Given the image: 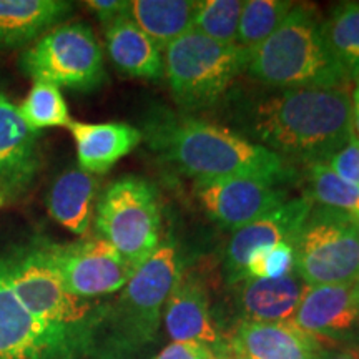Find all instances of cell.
<instances>
[{
    "label": "cell",
    "mask_w": 359,
    "mask_h": 359,
    "mask_svg": "<svg viewBox=\"0 0 359 359\" xmlns=\"http://www.w3.org/2000/svg\"><path fill=\"white\" fill-rule=\"evenodd\" d=\"M193 0H132L128 17L161 48L193 30Z\"/></svg>",
    "instance_id": "obj_23"
},
{
    "label": "cell",
    "mask_w": 359,
    "mask_h": 359,
    "mask_svg": "<svg viewBox=\"0 0 359 359\" xmlns=\"http://www.w3.org/2000/svg\"><path fill=\"white\" fill-rule=\"evenodd\" d=\"M39 168V133L27 127L19 107L0 93V203L24 193Z\"/></svg>",
    "instance_id": "obj_15"
},
{
    "label": "cell",
    "mask_w": 359,
    "mask_h": 359,
    "mask_svg": "<svg viewBox=\"0 0 359 359\" xmlns=\"http://www.w3.org/2000/svg\"><path fill=\"white\" fill-rule=\"evenodd\" d=\"M313 206L306 195L290 198L262 218L233 231L224 253V276L228 285L233 286L243 280L245 264L257 250L278 243H294Z\"/></svg>",
    "instance_id": "obj_14"
},
{
    "label": "cell",
    "mask_w": 359,
    "mask_h": 359,
    "mask_svg": "<svg viewBox=\"0 0 359 359\" xmlns=\"http://www.w3.org/2000/svg\"><path fill=\"white\" fill-rule=\"evenodd\" d=\"M47 251L65 288L82 299L116 293L137 271L100 236L67 245L47 241Z\"/></svg>",
    "instance_id": "obj_11"
},
{
    "label": "cell",
    "mask_w": 359,
    "mask_h": 359,
    "mask_svg": "<svg viewBox=\"0 0 359 359\" xmlns=\"http://www.w3.org/2000/svg\"><path fill=\"white\" fill-rule=\"evenodd\" d=\"M294 271L306 286L346 285L359 275V222L314 205L296 236Z\"/></svg>",
    "instance_id": "obj_9"
},
{
    "label": "cell",
    "mask_w": 359,
    "mask_h": 359,
    "mask_svg": "<svg viewBox=\"0 0 359 359\" xmlns=\"http://www.w3.org/2000/svg\"><path fill=\"white\" fill-rule=\"evenodd\" d=\"M358 281H359V275H358Z\"/></svg>",
    "instance_id": "obj_36"
},
{
    "label": "cell",
    "mask_w": 359,
    "mask_h": 359,
    "mask_svg": "<svg viewBox=\"0 0 359 359\" xmlns=\"http://www.w3.org/2000/svg\"><path fill=\"white\" fill-rule=\"evenodd\" d=\"M353 135L356 140H359V79L356 80V88H354L353 95Z\"/></svg>",
    "instance_id": "obj_34"
},
{
    "label": "cell",
    "mask_w": 359,
    "mask_h": 359,
    "mask_svg": "<svg viewBox=\"0 0 359 359\" xmlns=\"http://www.w3.org/2000/svg\"><path fill=\"white\" fill-rule=\"evenodd\" d=\"M306 183L313 205L338 210L359 222V185L341 178L327 163L308 165Z\"/></svg>",
    "instance_id": "obj_25"
},
{
    "label": "cell",
    "mask_w": 359,
    "mask_h": 359,
    "mask_svg": "<svg viewBox=\"0 0 359 359\" xmlns=\"http://www.w3.org/2000/svg\"><path fill=\"white\" fill-rule=\"evenodd\" d=\"M245 74L273 90L351 83L327 48L320 13L313 6L299 4L276 32L250 53Z\"/></svg>",
    "instance_id": "obj_3"
},
{
    "label": "cell",
    "mask_w": 359,
    "mask_h": 359,
    "mask_svg": "<svg viewBox=\"0 0 359 359\" xmlns=\"http://www.w3.org/2000/svg\"><path fill=\"white\" fill-rule=\"evenodd\" d=\"M180 271L177 250L172 245L160 246L114 302L103 303L97 331L107 359H127L154 343Z\"/></svg>",
    "instance_id": "obj_4"
},
{
    "label": "cell",
    "mask_w": 359,
    "mask_h": 359,
    "mask_svg": "<svg viewBox=\"0 0 359 359\" xmlns=\"http://www.w3.org/2000/svg\"><path fill=\"white\" fill-rule=\"evenodd\" d=\"M155 359H215V354L201 343H170Z\"/></svg>",
    "instance_id": "obj_31"
},
{
    "label": "cell",
    "mask_w": 359,
    "mask_h": 359,
    "mask_svg": "<svg viewBox=\"0 0 359 359\" xmlns=\"http://www.w3.org/2000/svg\"><path fill=\"white\" fill-rule=\"evenodd\" d=\"M294 7L288 0H248L238 25L236 45L251 53L271 37Z\"/></svg>",
    "instance_id": "obj_26"
},
{
    "label": "cell",
    "mask_w": 359,
    "mask_h": 359,
    "mask_svg": "<svg viewBox=\"0 0 359 359\" xmlns=\"http://www.w3.org/2000/svg\"><path fill=\"white\" fill-rule=\"evenodd\" d=\"M226 346L241 359H314L323 344L285 323L240 321Z\"/></svg>",
    "instance_id": "obj_18"
},
{
    "label": "cell",
    "mask_w": 359,
    "mask_h": 359,
    "mask_svg": "<svg viewBox=\"0 0 359 359\" xmlns=\"http://www.w3.org/2000/svg\"><path fill=\"white\" fill-rule=\"evenodd\" d=\"M128 4L130 2H123V0H90L87 6L90 11L95 13L103 27H107L111 22L120 19V17L127 15Z\"/></svg>",
    "instance_id": "obj_32"
},
{
    "label": "cell",
    "mask_w": 359,
    "mask_h": 359,
    "mask_svg": "<svg viewBox=\"0 0 359 359\" xmlns=\"http://www.w3.org/2000/svg\"><path fill=\"white\" fill-rule=\"evenodd\" d=\"M233 122L245 138L294 167L326 163L354 137L349 87H302L233 98Z\"/></svg>",
    "instance_id": "obj_1"
},
{
    "label": "cell",
    "mask_w": 359,
    "mask_h": 359,
    "mask_svg": "<svg viewBox=\"0 0 359 359\" xmlns=\"http://www.w3.org/2000/svg\"><path fill=\"white\" fill-rule=\"evenodd\" d=\"M4 257L13 293L35 318L72 330L97 325L103 303L77 298L65 288L48 257L47 241L35 240Z\"/></svg>",
    "instance_id": "obj_6"
},
{
    "label": "cell",
    "mask_w": 359,
    "mask_h": 359,
    "mask_svg": "<svg viewBox=\"0 0 359 359\" xmlns=\"http://www.w3.org/2000/svg\"><path fill=\"white\" fill-rule=\"evenodd\" d=\"M95 327L72 330L27 311L13 293L0 253V359H103Z\"/></svg>",
    "instance_id": "obj_8"
},
{
    "label": "cell",
    "mask_w": 359,
    "mask_h": 359,
    "mask_svg": "<svg viewBox=\"0 0 359 359\" xmlns=\"http://www.w3.org/2000/svg\"><path fill=\"white\" fill-rule=\"evenodd\" d=\"M286 325L326 344L353 341L359 334V281L308 286L298 311Z\"/></svg>",
    "instance_id": "obj_13"
},
{
    "label": "cell",
    "mask_w": 359,
    "mask_h": 359,
    "mask_svg": "<svg viewBox=\"0 0 359 359\" xmlns=\"http://www.w3.org/2000/svg\"><path fill=\"white\" fill-rule=\"evenodd\" d=\"M105 42L111 64L127 77L158 80L165 75L163 52L128 13L105 27Z\"/></svg>",
    "instance_id": "obj_20"
},
{
    "label": "cell",
    "mask_w": 359,
    "mask_h": 359,
    "mask_svg": "<svg viewBox=\"0 0 359 359\" xmlns=\"http://www.w3.org/2000/svg\"><path fill=\"white\" fill-rule=\"evenodd\" d=\"M308 286L298 273L281 278H248L233 285L235 309L245 323H290Z\"/></svg>",
    "instance_id": "obj_17"
},
{
    "label": "cell",
    "mask_w": 359,
    "mask_h": 359,
    "mask_svg": "<svg viewBox=\"0 0 359 359\" xmlns=\"http://www.w3.org/2000/svg\"><path fill=\"white\" fill-rule=\"evenodd\" d=\"M20 69L34 82L93 90L105 80L103 52L87 24H60L25 48Z\"/></svg>",
    "instance_id": "obj_10"
},
{
    "label": "cell",
    "mask_w": 359,
    "mask_h": 359,
    "mask_svg": "<svg viewBox=\"0 0 359 359\" xmlns=\"http://www.w3.org/2000/svg\"><path fill=\"white\" fill-rule=\"evenodd\" d=\"M213 354H215V359H241L238 354L233 353L231 349L226 346V343H224V341L219 344L218 348L213 349Z\"/></svg>",
    "instance_id": "obj_35"
},
{
    "label": "cell",
    "mask_w": 359,
    "mask_h": 359,
    "mask_svg": "<svg viewBox=\"0 0 359 359\" xmlns=\"http://www.w3.org/2000/svg\"><path fill=\"white\" fill-rule=\"evenodd\" d=\"M294 269L293 243H278L257 250L245 264L243 280L248 278H281Z\"/></svg>",
    "instance_id": "obj_29"
},
{
    "label": "cell",
    "mask_w": 359,
    "mask_h": 359,
    "mask_svg": "<svg viewBox=\"0 0 359 359\" xmlns=\"http://www.w3.org/2000/svg\"><path fill=\"white\" fill-rule=\"evenodd\" d=\"M326 163L341 178L348 180L354 185H359V140L353 137Z\"/></svg>",
    "instance_id": "obj_30"
},
{
    "label": "cell",
    "mask_w": 359,
    "mask_h": 359,
    "mask_svg": "<svg viewBox=\"0 0 359 359\" xmlns=\"http://www.w3.org/2000/svg\"><path fill=\"white\" fill-rule=\"evenodd\" d=\"M314 359H359V349L339 344H323Z\"/></svg>",
    "instance_id": "obj_33"
},
{
    "label": "cell",
    "mask_w": 359,
    "mask_h": 359,
    "mask_svg": "<svg viewBox=\"0 0 359 359\" xmlns=\"http://www.w3.org/2000/svg\"><path fill=\"white\" fill-rule=\"evenodd\" d=\"M79 165L90 175H102L127 156L143 140L142 132L128 123L72 122Z\"/></svg>",
    "instance_id": "obj_19"
},
{
    "label": "cell",
    "mask_w": 359,
    "mask_h": 359,
    "mask_svg": "<svg viewBox=\"0 0 359 359\" xmlns=\"http://www.w3.org/2000/svg\"><path fill=\"white\" fill-rule=\"evenodd\" d=\"M163 314L173 343H201L212 349L223 343L212 316L208 288L198 273L182 268Z\"/></svg>",
    "instance_id": "obj_16"
},
{
    "label": "cell",
    "mask_w": 359,
    "mask_h": 359,
    "mask_svg": "<svg viewBox=\"0 0 359 359\" xmlns=\"http://www.w3.org/2000/svg\"><path fill=\"white\" fill-rule=\"evenodd\" d=\"M19 114L35 133L53 127L69 128L74 122L60 88L47 82H34L29 95L19 107Z\"/></svg>",
    "instance_id": "obj_27"
},
{
    "label": "cell",
    "mask_w": 359,
    "mask_h": 359,
    "mask_svg": "<svg viewBox=\"0 0 359 359\" xmlns=\"http://www.w3.org/2000/svg\"><path fill=\"white\" fill-rule=\"evenodd\" d=\"M193 190L208 217L231 231L262 218L291 198L285 183L263 178L195 182Z\"/></svg>",
    "instance_id": "obj_12"
},
{
    "label": "cell",
    "mask_w": 359,
    "mask_h": 359,
    "mask_svg": "<svg viewBox=\"0 0 359 359\" xmlns=\"http://www.w3.org/2000/svg\"><path fill=\"white\" fill-rule=\"evenodd\" d=\"M142 137L155 155L195 182L263 178L290 183L298 172L290 163L233 128L185 111H148Z\"/></svg>",
    "instance_id": "obj_2"
},
{
    "label": "cell",
    "mask_w": 359,
    "mask_h": 359,
    "mask_svg": "<svg viewBox=\"0 0 359 359\" xmlns=\"http://www.w3.org/2000/svg\"><path fill=\"white\" fill-rule=\"evenodd\" d=\"M160 205L155 187L140 177H122L97 205L98 236L138 269L160 248Z\"/></svg>",
    "instance_id": "obj_7"
},
{
    "label": "cell",
    "mask_w": 359,
    "mask_h": 359,
    "mask_svg": "<svg viewBox=\"0 0 359 359\" xmlns=\"http://www.w3.org/2000/svg\"><path fill=\"white\" fill-rule=\"evenodd\" d=\"M97 190L95 175L83 172L82 168L65 170L48 191V213L70 233L83 236L90 228Z\"/></svg>",
    "instance_id": "obj_22"
},
{
    "label": "cell",
    "mask_w": 359,
    "mask_h": 359,
    "mask_svg": "<svg viewBox=\"0 0 359 359\" xmlns=\"http://www.w3.org/2000/svg\"><path fill=\"white\" fill-rule=\"evenodd\" d=\"M245 2L241 0H203L196 2L193 30L215 42L236 45L238 25Z\"/></svg>",
    "instance_id": "obj_28"
},
{
    "label": "cell",
    "mask_w": 359,
    "mask_h": 359,
    "mask_svg": "<svg viewBox=\"0 0 359 359\" xmlns=\"http://www.w3.org/2000/svg\"><path fill=\"white\" fill-rule=\"evenodd\" d=\"M163 64L170 93L185 114L212 109L228 95L246 72L250 53L238 45L215 42L195 30L165 48Z\"/></svg>",
    "instance_id": "obj_5"
},
{
    "label": "cell",
    "mask_w": 359,
    "mask_h": 359,
    "mask_svg": "<svg viewBox=\"0 0 359 359\" xmlns=\"http://www.w3.org/2000/svg\"><path fill=\"white\" fill-rule=\"evenodd\" d=\"M327 48L348 79H359V2H341L323 20Z\"/></svg>",
    "instance_id": "obj_24"
},
{
    "label": "cell",
    "mask_w": 359,
    "mask_h": 359,
    "mask_svg": "<svg viewBox=\"0 0 359 359\" xmlns=\"http://www.w3.org/2000/svg\"><path fill=\"white\" fill-rule=\"evenodd\" d=\"M70 12L72 4L64 0H0V48L37 42Z\"/></svg>",
    "instance_id": "obj_21"
}]
</instances>
